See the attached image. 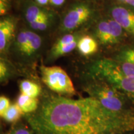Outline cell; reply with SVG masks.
Masks as SVG:
<instances>
[{
    "instance_id": "1",
    "label": "cell",
    "mask_w": 134,
    "mask_h": 134,
    "mask_svg": "<svg viewBox=\"0 0 134 134\" xmlns=\"http://www.w3.org/2000/svg\"><path fill=\"white\" fill-rule=\"evenodd\" d=\"M35 134H108L134 129V114L111 112L87 97L71 99L47 95L36 111L24 114Z\"/></svg>"
},
{
    "instance_id": "2",
    "label": "cell",
    "mask_w": 134,
    "mask_h": 134,
    "mask_svg": "<svg viewBox=\"0 0 134 134\" xmlns=\"http://www.w3.org/2000/svg\"><path fill=\"white\" fill-rule=\"evenodd\" d=\"M89 96L98 100L105 109L116 113H133L127 108V99L124 94L104 80L99 78L85 88Z\"/></svg>"
},
{
    "instance_id": "3",
    "label": "cell",
    "mask_w": 134,
    "mask_h": 134,
    "mask_svg": "<svg viewBox=\"0 0 134 134\" xmlns=\"http://www.w3.org/2000/svg\"><path fill=\"white\" fill-rule=\"evenodd\" d=\"M42 81L50 90L61 96H73L76 90L69 75L58 66L40 67Z\"/></svg>"
},
{
    "instance_id": "4",
    "label": "cell",
    "mask_w": 134,
    "mask_h": 134,
    "mask_svg": "<svg viewBox=\"0 0 134 134\" xmlns=\"http://www.w3.org/2000/svg\"><path fill=\"white\" fill-rule=\"evenodd\" d=\"M94 75L114 87L134 104V76L122 75L102 64L99 61L93 67Z\"/></svg>"
},
{
    "instance_id": "5",
    "label": "cell",
    "mask_w": 134,
    "mask_h": 134,
    "mask_svg": "<svg viewBox=\"0 0 134 134\" xmlns=\"http://www.w3.org/2000/svg\"><path fill=\"white\" fill-rule=\"evenodd\" d=\"M99 62L122 75L134 76V47L123 50L114 59H104Z\"/></svg>"
},
{
    "instance_id": "6",
    "label": "cell",
    "mask_w": 134,
    "mask_h": 134,
    "mask_svg": "<svg viewBox=\"0 0 134 134\" xmlns=\"http://www.w3.org/2000/svg\"><path fill=\"white\" fill-rule=\"evenodd\" d=\"M122 27L115 20L102 21L99 24L97 36L103 44L117 42L121 36Z\"/></svg>"
},
{
    "instance_id": "7",
    "label": "cell",
    "mask_w": 134,
    "mask_h": 134,
    "mask_svg": "<svg viewBox=\"0 0 134 134\" xmlns=\"http://www.w3.org/2000/svg\"><path fill=\"white\" fill-rule=\"evenodd\" d=\"M91 12L86 6H78L71 9L63 20V26L66 29H74L87 21Z\"/></svg>"
},
{
    "instance_id": "8",
    "label": "cell",
    "mask_w": 134,
    "mask_h": 134,
    "mask_svg": "<svg viewBox=\"0 0 134 134\" xmlns=\"http://www.w3.org/2000/svg\"><path fill=\"white\" fill-rule=\"evenodd\" d=\"M114 20L123 29L134 36V13L124 7H115L112 10Z\"/></svg>"
},
{
    "instance_id": "9",
    "label": "cell",
    "mask_w": 134,
    "mask_h": 134,
    "mask_svg": "<svg viewBox=\"0 0 134 134\" xmlns=\"http://www.w3.org/2000/svg\"><path fill=\"white\" fill-rule=\"evenodd\" d=\"M15 26L13 20L5 19L0 23V50L2 53L11 41L14 34Z\"/></svg>"
},
{
    "instance_id": "10",
    "label": "cell",
    "mask_w": 134,
    "mask_h": 134,
    "mask_svg": "<svg viewBox=\"0 0 134 134\" xmlns=\"http://www.w3.org/2000/svg\"><path fill=\"white\" fill-rule=\"evenodd\" d=\"M16 104L24 114L34 113L37 109L39 105L38 98H34L21 93L17 98Z\"/></svg>"
},
{
    "instance_id": "11",
    "label": "cell",
    "mask_w": 134,
    "mask_h": 134,
    "mask_svg": "<svg viewBox=\"0 0 134 134\" xmlns=\"http://www.w3.org/2000/svg\"><path fill=\"white\" fill-rule=\"evenodd\" d=\"M77 48L82 55L88 56L96 52L98 46L96 41L93 37L85 36L82 37L78 41Z\"/></svg>"
},
{
    "instance_id": "12",
    "label": "cell",
    "mask_w": 134,
    "mask_h": 134,
    "mask_svg": "<svg viewBox=\"0 0 134 134\" xmlns=\"http://www.w3.org/2000/svg\"><path fill=\"white\" fill-rule=\"evenodd\" d=\"M19 90L21 93L34 98H38L42 92L41 86L38 84L28 80L20 82Z\"/></svg>"
},
{
    "instance_id": "13",
    "label": "cell",
    "mask_w": 134,
    "mask_h": 134,
    "mask_svg": "<svg viewBox=\"0 0 134 134\" xmlns=\"http://www.w3.org/2000/svg\"><path fill=\"white\" fill-rule=\"evenodd\" d=\"M24 115V113L19 108V105L16 103L11 104L9 108L4 112L2 115H1V117L5 121L9 123H16L20 119L22 115Z\"/></svg>"
},
{
    "instance_id": "14",
    "label": "cell",
    "mask_w": 134,
    "mask_h": 134,
    "mask_svg": "<svg viewBox=\"0 0 134 134\" xmlns=\"http://www.w3.org/2000/svg\"><path fill=\"white\" fill-rule=\"evenodd\" d=\"M17 46L22 55L28 57L29 47V31H23L19 34L17 38Z\"/></svg>"
},
{
    "instance_id": "15",
    "label": "cell",
    "mask_w": 134,
    "mask_h": 134,
    "mask_svg": "<svg viewBox=\"0 0 134 134\" xmlns=\"http://www.w3.org/2000/svg\"><path fill=\"white\" fill-rule=\"evenodd\" d=\"M46 17H48V14L37 6H31L26 11V18L29 24L35 23L42 18Z\"/></svg>"
},
{
    "instance_id": "16",
    "label": "cell",
    "mask_w": 134,
    "mask_h": 134,
    "mask_svg": "<svg viewBox=\"0 0 134 134\" xmlns=\"http://www.w3.org/2000/svg\"><path fill=\"white\" fill-rule=\"evenodd\" d=\"M29 47L28 57H31L39 49L41 46V38L37 34L32 32L29 31Z\"/></svg>"
},
{
    "instance_id": "17",
    "label": "cell",
    "mask_w": 134,
    "mask_h": 134,
    "mask_svg": "<svg viewBox=\"0 0 134 134\" xmlns=\"http://www.w3.org/2000/svg\"><path fill=\"white\" fill-rule=\"evenodd\" d=\"M75 40H76V38L74 36H73V35H65V36L62 37L55 43L54 46H53L52 48V52L56 51V50L70 44V43H71L72 42L75 41Z\"/></svg>"
},
{
    "instance_id": "18",
    "label": "cell",
    "mask_w": 134,
    "mask_h": 134,
    "mask_svg": "<svg viewBox=\"0 0 134 134\" xmlns=\"http://www.w3.org/2000/svg\"><path fill=\"white\" fill-rule=\"evenodd\" d=\"M7 134H35L31 128L23 124L14 125Z\"/></svg>"
},
{
    "instance_id": "19",
    "label": "cell",
    "mask_w": 134,
    "mask_h": 134,
    "mask_svg": "<svg viewBox=\"0 0 134 134\" xmlns=\"http://www.w3.org/2000/svg\"><path fill=\"white\" fill-rule=\"evenodd\" d=\"M48 24H49V19H48V17H46V18H42L35 23H31L30 24V26L34 29L43 31L47 28Z\"/></svg>"
},
{
    "instance_id": "20",
    "label": "cell",
    "mask_w": 134,
    "mask_h": 134,
    "mask_svg": "<svg viewBox=\"0 0 134 134\" xmlns=\"http://www.w3.org/2000/svg\"><path fill=\"white\" fill-rule=\"evenodd\" d=\"M9 76V68H8L7 64L6 62L1 59L0 62V79L1 82L6 81L8 79Z\"/></svg>"
},
{
    "instance_id": "21",
    "label": "cell",
    "mask_w": 134,
    "mask_h": 134,
    "mask_svg": "<svg viewBox=\"0 0 134 134\" xmlns=\"http://www.w3.org/2000/svg\"><path fill=\"white\" fill-rule=\"evenodd\" d=\"M11 105L10 100L7 97L1 96L0 97V115H2L5 111Z\"/></svg>"
},
{
    "instance_id": "22",
    "label": "cell",
    "mask_w": 134,
    "mask_h": 134,
    "mask_svg": "<svg viewBox=\"0 0 134 134\" xmlns=\"http://www.w3.org/2000/svg\"><path fill=\"white\" fill-rule=\"evenodd\" d=\"M8 9V0H0V14H4Z\"/></svg>"
},
{
    "instance_id": "23",
    "label": "cell",
    "mask_w": 134,
    "mask_h": 134,
    "mask_svg": "<svg viewBox=\"0 0 134 134\" xmlns=\"http://www.w3.org/2000/svg\"><path fill=\"white\" fill-rule=\"evenodd\" d=\"M65 0H50V2L55 6H60L64 3Z\"/></svg>"
},
{
    "instance_id": "24",
    "label": "cell",
    "mask_w": 134,
    "mask_h": 134,
    "mask_svg": "<svg viewBox=\"0 0 134 134\" xmlns=\"http://www.w3.org/2000/svg\"><path fill=\"white\" fill-rule=\"evenodd\" d=\"M38 4L41 5H46L48 3V1H50V0H36Z\"/></svg>"
},
{
    "instance_id": "25",
    "label": "cell",
    "mask_w": 134,
    "mask_h": 134,
    "mask_svg": "<svg viewBox=\"0 0 134 134\" xmlns=\"http://www.w3.org/2000/svg\"><path fill=\"white\" fill-rule=\"evenodd\" d=\"M125 2L129 3V4H130V5H132V6H133L134 7V0H124Z\"/></svg>"
},
{
    "instance_id": "26",
    "label": "cell",
    "mask_w": 134,
    "mask_h": 134,
    "mask_svg": "<svg viewBox=\"0 0 134 134\" xmlns=\"http://www.w3.org/2000/svg\"><path fill=\"white\" fill-rule=\"evenodd\" d=\"M124 133H108V134H124Z\"/></svg>"
},
{
    "instance_id": "27",
    "label": "cell",
    "mask_w": 134,
    "mask_h": 134,
    "mask_svg": "<svg viewBox=\"0 0 134 134\" xmlns=\"http://www.w3.org/2000/svg\"></svg>"
}]
</instances>
